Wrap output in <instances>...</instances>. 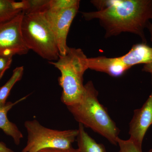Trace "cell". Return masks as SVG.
<instances>
[{"label": "cell", "mask_w": 152, "mask_h": 152, "mask_svg": "<svg viewBox=\"0 0 152 152\" xmlns=\"http://www.w3.org/2000/svg\"><path fill=\"white\" fill-rule=\"evenodd\" d=\"M0 152H14L12 150L7 148L4 144L0 142Z\"/></svg>", "instance_id": "ffe728a7"}, {"label": "cell", "mask_w": 152, "mask_h": 152, "mask_svg": "<svg viewBox=\"0 0 152 152\" xmlns=\"http://www.w3.org/2000/svg\"></svg>", "instance_id": "603a6c76"}, {"label": "cell", "mask_w": 152, "mask_h": 152, "mask_svg": "<svg viewBox=\"0 0 152 152\" xmlns=\"http://www.w3.org/2000/svg\"><path fill=\"white\" fill-rule=\"evenodd\" d=\"M88 69L105 73L115 77L122 76L130 69L123 62L120 57L99 56L88 58Z\"/></svg>", "instance_id": "9c48e42d"}, {"label": "cell", "mask_w": 152, "mask_h": 152, "mask_svg": "<svg viewBox=\"0 0 152 152\" xmlns=\"http://www.w3.org/2000/svg\"><path fill=\"white\" fill-rule=\"evenodd\" d=\"M50 0H24V14L45 12L50 9Z\"/></svg>", "instance_id": "9a60e30c"}, {"label": "cell", "mask_w": 152, "mask_h": 152, "mask_svg": "<svg viewBox=\"0 0 152 152\" xmlns=\"http://www.w3.org/2000/svg\"><path fill=\"white\" fill-rule=\"evenodd\" d=\"M27 96L24 97L14 103L11 102L6 103L4 106L0 107V129H1L6 134L11 136L17 145L20 144L21 140L23 138V135L16 125L9 121L7 114L8 112L14 106L26 99Z\"/></svg>", "instance_id": "8fae6325"}, {"label": "cell", "mask_w": 152, "mask_h": 152, "mask_svg": "<svg viewBox=\"0 0 152 152\" xmlns=\"http://www.w3.org/2000/svg\"><path fill=\"white\" fill-rule=\"evenodd\" d=\"M91 2L98 10L83 12L87 21L98 19L104 29L105 37L121 33H132L146 43L144 30L152 18V0H94Z\"/></svg>", "instance_id": "6da1fadb"}, {"label": "cell", "mask_w": 152, "mask_h": 152, "mask_svg": "<svg viewBox=\"0 0 152 152\" xmlns=\"http://www.w3.org/2000/svg\"><path fill=\"white\" fill-rule=\"evenodd\" d=\"M38 152H77V149L73 148L69 149H62L49 148L42 150Z\"/></svg>", "instance_id": "ac0fdd59"}, {"label": "cell", "mask_w": 152, "mask_h": 152, "mask_svg": "<svg viewBox=\"0 0 152 152\" xmlns=\"http://www.w3.org/2000/svg\"><path fill=\"white\" fill-rule=\"evenodd\" d=\"M142 71L150 73L152 75V63L145 64L142 69Z\"/></svg>", "instance_id": "d6986e66"}, {"label": "cell", "mask_w": 152, "mask_h": 152, "mask_svg": "<svg viewBox=\"0 0 152 152\" xmlns=\"http://www.w3.org/2000/svg\"><path fill=\"white\" fill-rule=\"evenodd\" d=\"M77 140L78 147L77 152H106L104 146L103 144L98 143L90 137L81 124H79Z\"/></svg>", "instance_id": "7c38bea8"}, {"label": "cell", "mask_w": 152, "mask_h": 152, "mask_svg": "<svg viewBox=\"0 0 152 152\" xmlns=\"http://www.w3.org/2000/svg\"><path fill=\"white\" fill-rule=\"evenodd\" d=\"M23 1L17 2L11 0H0V23L13 18L23 12Z\"/></svg>", "instance_id": "4fadbf2b"}, {"label": "cell", "mask_w": 152, "mask_h": 152, "mask_svg": "<svg viewBox=\"0 0 152 152\" xmlns=\"http://www.w3.org/2000/svg\"><path fill=\"white\" fill-rule=\"evenodd\" d=\"M12 56H0V80L5 72L10 67Z\"/></svg>", "instance_id": "e0dca14e"}, {"label": "cell", "mask_w": 152, "mask_h": 152, "mask_svg": "<svg viewBox=\"0 0 152 152\" xmlns=\"http://www.w3.org/2000/svg\"><path fill=\"white\" fill-rule=\"evenodd\" d=\"M79 5L80 3L67 8L49 10L44 12L54 34L61 56L66 55L69 48L66 43L68 33L78 12Z\"/></svg>", "instance_id": "52a82bcc"}, {"label": "cell", "mask_w": 152, "mask_h": 152, "mask_svg": "<svg viewBox=\"0 0 152 152\" xmlns=\"http://www.w3.org/2000/svg\"><path fill=\"white\" fill-rule=\"evenodd\" d=\"M147 28L148 29L149 31L150 34H151V40L152 42V23H148L147 26Z\"/></svg>", "instance_id": "44dd1931"}, {"label": "cell", "mask_w": 152, "mask_h": 152, "mask_svg": "<svg viewBox=\"0 0 152 152\" xmlns=\"http://www.w3.org/2000/svg\"><path fill=\"white\" fill-rule=\"evenodd\" d=\"M148 152H152V149H151L150 150V151H149Z\"/></svg>", "instance_id": "7402d4cb"}, {"label": "cell", "mask_w": 152, "mask_h": 152, "mask_svg": "<svg viewBox=\"0 0 152 152\" xmlns=\"http://www.w3.org/2000/svg\"><path fill=\"white\" fill-rule=\"evenodd\" d=\"M117 144L120 148L119 152H142V146L130 138L124 140L118 137Z\"/></svg>", "instance_id": "2e32d148"}, {"label": "cell", "mask_w": 152, "mask_h": 152, "mask_svg": "<svg viewBox=\"0 0 152 152\" xmlns=\"http://www.w3.org/2000/svg\"><path fill=\"white\" fill-rule=\"evenodd\" d=\"M121 59L130 68L140 64L152 63V48L146 43L136 44L126 54L121 56Z\"/></svg>", "instance_id": "30bf717a"}, {"label": "cell", "mask_w": 152, "mask_h": 152, "mask_svg": "<svg viewBox=\"0 0 152 152\" xmlns=\"http://www.w3.org/2000/svg\"><path fill=\"white\" fill-rule=\"evenodd\" d=\"M23 15L22 12L13 18L0 23V56H22L29 50L22 36Z\"/></svg>", "instance_id": "8992f818"}, {"label": "cell", "mask_w": 152, "mask_h": 152, "mask_svg": "<svg viewBox=\"0 0 152 152\" xmlns=\"http://www.w3.org/2000/svg\"><path fill=\"white\" fill-rule=\"evenodd\" d=\"M21 31L29 50L50 62L58 59L60 54L56 39L44 12L23 13Z\"/></svg>", "instance_id": "277c9868"}, {"label": "cell", "mask_w": 152, "mask_h": 152, "mask_svg": "<svg viewBox=\"0 0 152 152\" xmlns=\"http://www.w3.org/2000/svg\"><path fill=\"white\" fill-rule=\"evenodd\" d=\"M26 145L21 152H38L45 149H69L77 139L78 129L58 131L42 126L37 120L26 121Z\"/></svg>", "instance_id": "5b68a950"}, {"label": "cell", "mask_w": 152, "mask_h": 152, "mask_svg": "<svg viewBox=\"0 0 152 152\" xmlns=\"http://www.w3.org/2000/svg\"><path fill=\"white\" fill-rule=\"evenodd\" d=\"M23 72L24 67L23 66L16 68L13 71L10 78L4 86L0 87V107L5 105L6 100L11 90L17 82L20 80Z\"/></svg>", "instance_id": "5bb4252c"}, {"label": "cell", "mask_w": 152, "mask_h": 152, "mask_svg": "<svg viewBox=\"0 0 152 152\" xmlns=\"http://www.w3.org/2000/svg\"><path fill=\"white\" fill-rule=\"evenodd\" d=\"M88 58L81 49L69 48L55 62H49L61 72L59 83L63 89L61 100L68 106L78 103L85 91L83 75L88 69Z\"/></svg>", "instance_id": "3957f363"}, {"label": "cell", "mask_w": 152, "mask_h": 152, "mask_svg": "<svg viewBox=\"0 0 152 152\" xmlns=\"http://www.w3.org/2000/svg\"><path fill=\"white\" fill-rule=\"evenodd\" d=\"M152 125V89L151 93L142 107L134 111L129 124L130 138L142 146L148 129Z\"/></svg>", "instance_id": "ba28073f"}, {"label": "cell", "mask_w": 152, "mask_h": 152, "mask_svg": "<svg viewBox=\"0 0 152 152\" xmlns=\"http://www.w3.org/2000/svg\"><path fill=\"white\" fill-rule=\"evenodd\" d=\"M84 86L81 99L77 103L68 106V110L79 124L91 129L116 145L120 130L105 107L100 103L99 93L92 81L88 82Z\"/></svg>", "instance_id": "7a4b0ae2"}]
</instances>
